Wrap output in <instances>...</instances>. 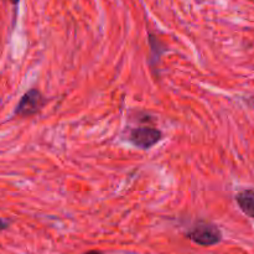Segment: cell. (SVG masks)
<instances>
[{
  "instance_id": "1",
  "label": "cell",
  "mask_w": 254,
  "mask_h": 254,
  "mask_svg": "<svg viewBox=\"0 0 254 254\" xmlns=\"http://www.w3.org/2000/svg\"><path fill=\"white\" fill-rule=\"evenodd\" d=\"M188 238H190L196 245L203 246V247H210L221 242L222 240V233L218 230L217 226L212 223H198L196 225L190 232L188 233Z\"/></svg>"
},
{
  "instance_id": "2",
  "label": "cell",
  "mask_w": 254,
  "mask_h": 254,
  "mask_svg": "<svg viewBox=\"0 0 254 254\" xmlns=\"http://www.w3.org/2000/svg\"><path fill=\"white\" fill-rule=\"evenodd\" d=\"M161 139V133L159 129L151 128V127H140L131 130L129 140L131 144L138 148L148 149L155 145Z\"/></svg>"
},
{
  "instance_id": "3",
  "label": "cell",
  "mask_w": 254,
  "mask_h": 254,
  "mask_svg": "<svg viewBox=\"0 0 254 254\" xmlns=\"http://www.w3.org/2000/svg\"><path fill=\"white\" fill-rule=\"evenodd\" d=\"M44 104V98L37 89H30L24 94L15 109V114L20 117H29L40 111Z\"/></svg>"
},
{
  "instance_id": "4",
  "label": "cell",
  "mask_w": 254,
  "mask_h": 254,
  "mask_svg": "<svg viewBox=\"0 0 254 254\" xmlns=\"http://www.w3.org/2000/svg\"><path fill=\"white\" fill-rule=\"evenodd\" d=\"M238 206L243 213H246L250 217L254 218V191L253 190H245L236 196Z\"/></svg>"
},
{
  "instance_id": "5",
  "label": "cell",
  "mask_w": 254,
  "mask_h": 254,
  "mask_svg": "<svg viewBox=\"0 0 254 254\" xmlns=\"http://www.w3.org/2000/svg\"><path fill=\"white\" fill-rule=\"evenodd\" d=\"M7 226H9V222L6 220L0 218V230H5V228H7Z\"/></svg>"
},
{
  "instance_id": "6",
  "label": "cell",
  "mask_w": 254,
  "mask_h": 254,
  "mask_svg": "<svg viewBox=\"0 0 254 254\" xmlns=\"http://www.w3.org/2000/svg\"><path fill=\"white\" fill-rule=\"evenodd\" d=\"M84 254H103L102 252H98V251H91V252H87Z\"/></svg>"
},
{
  "instance_id": "7",
  "label": "cell",
  "mask_w": 254,
  "mask_h": 254,
  "mask_svg": "<svg viewBox=\"0 0 254 254\" xmlns=\"http://www.w3.org/2000/svg\"><path fill=\"white\" fill-rule=\"evenodd\" d=\"M10 1H11L12 4H17V2H19V0H10Z\"/></svg>"
}]
</instances>
